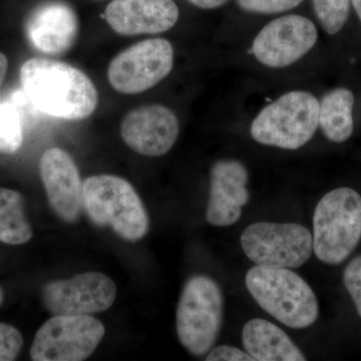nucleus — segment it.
I'll return each instance as SVG.
<instances>
[{"label": "nucleus", "instance_id": "1", "mask_svg": "<svg viewBox=\"0 0 361 361\" xmlns=\"http://www.w3.org/2000/svg\"><path fill=\"white\" fill-rule=\"evenodd\" d=\"M25 97L42 113L63 120H84L99 104L96 85L75 66L49 59H32L20 68Z\"/></svg>", "mask_w": 361, "mask_h": 361}, {"label": "nucleus", "instance_id": "2", "mask_svg": "<svg viewBox=\"0 0 361 361\" xmlns=\"http://www.w3.org/2000/svg\"><path fill=\"white\" fill-rule=\"evenodd\" d=\"M246 286L260 307L286 326L305 329L317 320L314 292L289 268L256 265L247 272Z\"/></svg>", "mask_w": 361, "mask_h": 361}, {"label": "nucleus", "instance_id": "3", "mask_svg": "<svg viewBox=\"0 0 361 361\" xmlns=\"http://www.w3.org/2000/svg\"><path fill=\"white\" fill-rule=\"evenodd\" d=\"M82 204L94 224L110 227L127 241L141 240L149 231V216L141 198L128 180L118 176L87 178L82 185Z\"/></svg>", "mask_w": 361, "mask_h": 361}, {"label": "nucleus", "instance_id": "4", "mask_svg": "<svg viewBox=\"0 0 361 361\" xmlns=\"http://www.w3.org/2000/svg\"><path fill=\"white\" fill-rule=\"evenodd\" d=\"M319 128V101L312 92H285L264 106L250 126L252 139L283 149L302 148Z\"/></svg>", "mask_w": 361, "mask_h": 361}, {"label": "nucleus", "instance_id": "5", "mask_svg": "<svg viewBox=\"0 0 361 361\" xmlns=\"http://www.w3.org/2000/svg\"><path fill=\"white\" fill-rule=\"evenodd\" d=\"M313 251L325 264L337 265L353 253L361 239V196L338 188L322 197L313 216Z\"/></svg>", "mask_w": 361, "mask_h": 361}, {"label": "nucleus", "instance_id": "6", "mask_svg": "<svg viewBox=\"0 0 361 361\" xmlns=\"http://www.w3.org/2000/svg\"><path fill=\"white\" fill-rule=\"evenodd\" d=\"M224 298L212 278L197 275L188 280L177 308L180 344L194 356L205 355L219 336Z\"/></svg>", "mask_w": 361, "mask_h": 361}, {"label": "nucleus", "instance_id": "7", "mask_svg": "<svg viewBox=\"0 0 361 361\" xmlns=\"http://www.w3.org/2000/svg\"><path fill=\"white\" fill-rule=\"evenodd\" d=\"M247 257L258 266L298 268L310 260L313 237L310 230L295 223H254L241 235Z\"/></svg>", "mask_w": 361, "mask_h": 361}, {"label": "nucleus", "instance_id": "8", "mask_svg": "<svg viewBox=\"0 0 361 361\" xmlns=\"http://www.w3.org/2000/svg\"><path fill=\"white\" fill-rule=\"evenodd\" d=\"M103 323L92 315H54L35 334V361H82L92 355L104 336Z\"/></svg>", "mask_w": 361, "mask_h": 361}, {"label": "nucleus", "instance_id": "9", "mask_svg": "<svg viewBox=\"0 0 361 361\" xmlns=\"http://www.w3.org/2000/svg\"><path fill=\"white\" fill-rule=\"evenodd\" d=\"M174 63V47L170 40L161 37L142 40L111 61L109 82L120 94H142L165 80Z\"/></svg>", "mask_w": 361, "mask_h": 361}, {"label": "nucleus", "instance_id": "10", "mask_svg": "<svg viewBox=\"0 0 361 361\" xmlns=\"http://www.w3.org/2000/svg\"><path fill=\"white\" fill-rule=\"evenodd\" d=\"M312 20L300 14H286L271 20L255 35L251 54L265 68L280 70L298 63L317 44Z\"/></svg>", "mask_w": 361, "mask_h": 361}, {"label": "nucleus", "instance_id": "11", "mask_svg": "<svg viewBox=\"0 0 361 361\" xmlns=\"http://www.w3.org/2000/svg\"><path fill=\"white\" fill-rule=\"evenodd\" d=\"M116 293V285L110 277L87 272L45 285L42 300L52 315H92L111 307Z\"/></svg>", "mask_w": 361, "mask_h": 361}, {"label": "nucleus", "instance_id": "12", "mask_svg": "<svg viewBox=\"0 0 361 361\" xmlns=\"http://www.w3.org/2000/svg\"><path fill=\"white\" fill-rule=\"evenodd\" d=\"M180 134L177 115L167 106L147 104L130 111L121 123V135L140 155L161 157L174 147Z\"/></svg>", "mask_w": 361, "mask_h": 361}, {"label": "nucleus", "instance_id": "13", "mask_svg": "<svg viewBox=\"0 0 361 361\" xmlns=\"http://www.w3.org/2000/svg\"><path fill=\"white\" fill-rule=\"evenodd\" d=\"M248 182V170L241 161L224 159L214 164L206 213L209 224L228 227L238 222L242 207L250 200Z\"/></svg>", "mask_w": 361, "mask_h": 361}, {"label": "nucleus", "instance_id": "14", "mask_svg": "<svg viewBox=\"0 0 361 361\" xmlns=\"http://www.w3.org/2000/svg\"><path fill=\"white\" fill-rule=\"evenodd\" d=\"M39 173L54 212L65 222H75L82 208V186L70 154L59 148L47 149L40 158Z\"/></svg>", "mask_w": 361, "mask_h": 361}, {"label": "nucleus", "instance_id": "15", "mask_svg": "<svg viewBox=\"0 0 361 361\" xmlns=\"http://www.w3.org/2000/svg\"><path fill=\"white\" fill-rule=\"evenodd\" d=\"M179 16L174 0H113L104 11L111 30L129 37L168 32Z\"/></svg>", "mask_w": 361, "mask_h": 361}, {"label": "nucleus", "instance_id": "16", "mask_svg": "<svg viewBox=\"0 0 361 361\" xmlns=\"http://www.w3.org/2000/svg\"><path fill=\"white\" fill-rule=\"evenodd\" d=\"M78 20L75 11L61 1L37 7L26 23L30 44L40 52L61 56L70 51L78 35Z\"/></svg>", "mask_w": 361, "mask_h": 361}, {"label": "nucleus", "instance_id": "17", "mask_svg": "<svg viewBox=\"0 0 361 361\" xmlns=\"http://www.w3.org/2000/svg\"><path fill=\"white\" fill-rule=\"evenodd\" d=\"M244 348L257 361H304L305 355L289 336L268 320L255 318L242 331Z\"/></svg>", "mask_w": 361, "mask_h": 361}, {"label": "nucleus", "instance_id": "18", "mask_svg": "<svg viewBox=\"0 0 361 361\" xmlns=\"http://www.w3.org/2000/svg\"><path fill=\"white\" fill-rule=\"evenodd\" d=\"M355 94L346 87L330 90L319 102V128L329 141H348L355 130Z\"/></svg>", "mask_w": 361, "mask_h": 361}, {"label": "nucleus", "instance_id": "19", "mask_svg": "<svg viewBox=\"0 0 361 361\" xmlns=\"http://www.w3.org/2000/svg\"><path fill=\"white\" fill-rule=\"evenodd\" d=\"M32 237L23 196L14 190L0 188V242L21 245Z\"/></svg>", "mask_w": 361, "mask_h": 361}, {"label": "nucleus", "instance_id": "20", "mask_svg": "<svg viewBox=\"0 0 361 361\" xmlns=\"http://www.w3.org/2000/svg\"><path fill=\"white\" fill-rule=\"evenodd\" d=\"M23 142L20 111L8 103L0 104V153L14 154Z\"/></svg>", "mask_w": 361, "mask_h": 361}, {"label": "nucleus", "instance_id": "21", "mask_svg": "<svg viewBox=\"0 0 361 361\" xmlns=\"http://www.w3.org/2000/svg\"><path fill=\"white\" fill-rule=\"evenodd\" d=\"M316 18L325 32L336 35L348 20L351 0H312Z\"/></svg>", "mask_w": 361, "mask_h": 361}, {"label": "nucleus", "instance_id": "22", "mask_svg": "<svg viewBox=\"0 0 361 361\" xmlns=\"http://www.w3.org/2000/svg\"><path fill=\"white\" fill-rule=\"evenodd\" d=\"M240 8L254 14H277L292 11L303 0H236Z\"/></svg>", "mask_w": 361, "mask_h": 361}, {"label": "nucleus", "instance_id": "23", "mask_svg": "<svg viewBox=\"0 0 361 361\" xmlns=\"http://www.w3.org/2000/svg\"><path fill=\"white\" fill-rule=\"evenodd\" d=\"M23 344V336L16 327L0 322V361L16 360Z\"/></svg>", "mask_w": 361, "mask_h": 361}, {"label": "nucleus", "instance_id": "24", "mask_svg": "<svg viewBox=\"0 0 361 361\" xmlns=\"http://www.w3.org/2000/svg\"><path fill=\"white\" fill-rule=\"evenodd\" d=\"M343 281L361 317V255L353 259L345 268Z\"/></svg>", "mask_w": 361, "mask_h": 361}, {"label": "nucleus", "instance_id": "25", "mask_svg": "<svg viewBox=\"0 0 361 361\" xmlns=\"http://www.w3.org/2000/svg\"><path fill=\"white\" fill-rule=\"evenodd\" d=\"M207 361H255L247 351L233 346L221 345L212 349L207 355Z\"/></svg>", "mask_w": 361, "mask_h": 361}, {"label": "nucleus", "instance_id": "26", "mask_svg": "<svg viewBox=\"0 0 361 361\" xmlns=\"http://www.w3.org/2000/svg\"><path fill=\"white\" fill-rule=\"evenodd\" d=\"M190 4L201 9H216L224 6L229 0H188Z\"/></svg>", "mask_w": 361, "mask_h": 361}, {"label": "nucleus", "instance_id": "27", "mask_svg": "<svg viewBox=\"0 0 361 361\" xmlns=\"http://www.w3.org/2000/svg\"><path fill=\"white\" fill-rule=\"evenodd\" d=\"M7 68H8V61L2 52H0V87L4 84V78H6Z\"/></svg>", "mask_w": 361, "mask_h": 361}, {"label": "nucleus", "instance_id": "28", "mask_svg": "<svg viewBox=\"0 0 361 361\" xmlns=\"http://www.w3.org/2000/svg\"><path fill=\"white\" fill-rule=\"evenodd\" d=\"M351 4H353V8H355V13L357 14L361 23V0H351Z\"/></svg>", "mask_w": 361, "mask_h": 361}, {"label": "nucleus", "instance_id": "29", "mask_svg": "<svg viewBox=\"0 0 361 361\" xmlns=\"http://www.w3.org/2000/svg\"><path fill=\"white\" fill-rule=\"evenodd\" d=\"M2 301H4V291L0 288V304L2 303Z\"/></svg>", "mask_w": 361, "mask_h": 361}]
</instances>
